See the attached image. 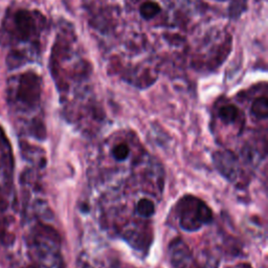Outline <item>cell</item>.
<instances>
[{
  "label": "cell",
  "instance_id": "cell-1",
  "mask_svg": "<svg viewBox=\"0 0 268 268\" xmlns=\"http://www.w3.org/2000/svg\"><path fill=\"white\" fill-rule=\"evenodd\" d=\"M46 20L27 7L12 4L0 21V49L7 71H15L38 60Z\"/></svg>",
  "mask_w": 268,
  "mask_h": 268
},
{
  "label": "cell",
  "instance_id": "cell-2",
  "mask_svg": "<svg viewBox=\"0 0 268 268\" xmlns=\"http://www.w3.org/2000/svg\"><path fill=\"white\" fill-rule=\"evenodd\" d=\"M5 99L10 109L17 114H32L41 106L42 79L34 70H26L6 79Z\"/></svg>",
  "mask_w": 268,
  "mask_h": 268
},
{
  "label": "cell",
  "instance_id": "cell-3",
  "mask_svg": "<svg viewBox=\"0 0 268 268\" xmlns=\"http://www.w3.org/2000/svg\"><path fill=\"white\" fill-rule=\"evenodd\" d=\"M31 246L37 262L42 268H64L60 254V240L55 230L39 225L32 236Z\"/></svg>",
  "mask_w": 268,
  "mask_h": 268
},
{
  "label": "cell",
  "instance_id": "cell-4",
  "mask_svg": "<svg viewBox=\"0 0 268 268\" xmlns=\"http://www.w3.org/2000/svg\"><path fill=\"white\" fill-rule=\"evenodd\" d=\"M176 217L179 226L187 232H195L213 219L211 208L195 196H184L176 205Z\"/></svg>",
  "mask_w": 268,
  "mask_h": 268
},
{
  "label": "cell",
  "instance_id": "cell-5",
  "mask_svg": "<svg viewBox=\"0 0 268 268\" xmlns=\"http://www.w3.org/2000/svg\"><path fill=\"white\" fill-rule=\"evenodd\" d=\"M14 175V157L12 147L4 131L0 127V206L6 203L11 193Z\"/></svg>",
  "mask_w": 268,
  "mask_h": 268
},
{
  "label": "cell",
  "instance_id": "cell-6",
  "mask_svg": "<svg viewBox=\"0 0 268 268\" xmlns=\"http://www.w3.org/2000/svg\"><path fill=\"white\" fill-rule=\"evenodd\" d=\"M214 161L219 172L228 180L234 181L239 176L240 165L233 152L219 151L214 155Z\"/></svg>",
  "mask_w": 268,
  "mask_h": 268
},
{
  "label": "cell",
  "instance_id": "cell-7",
  "mask_svg": "<svg viewBox=\"0 0 268 268\" xmlns=\"http://www.w3.org/2000/svg\"><path fill=\"white\" fill-rule=\"evenodd\" d=\"M170 258L174 268H198L189 246L180 239L170 245Z\"/></svg>",
  "mask_w": 268,
  "mask_h": 268
},
{
  "label": "cell",
  "instance_id": "cell-8",
  "mask_svg": "<svg viewBox=\"0 0 268 268\" xmlns=\"http://www.w3.org/2000/svg\"><path fill=\"white\" fill-rule=\"evenodd\" d=\"M132 152L133 149L131 148L129 141L126 140V138L116 139L111 144L109 149L110 157L117 163L128 161L132 157Z\"/></svg>",
  "mask_w": 268,
  "mask_h": 268
},
{
  "label": "cell",
  "instance_id": "cell-9",
  "mask_svg": "<svg viewBox=\"0 0 268 268\" xmlns=\"http://www.w3.org/2000/svg\"><path fill=\"white\" fill-rule=\"evenodd\" d=\"M218 118L227 126H242L244 124L242 114L234 104H225L218 109Z\"/></svg>",
  "mask_w": 268,
  "mask_h": 268
},
{
  "label": "cell",
  "instance_id": "cell-10",
  "mask_svg": "<svg viewBox=\"0 0 268 268\" xmlns=\"http://www.w3.org/2000/svg\"><path fill=\"white\" fill-rule=\"evenodd\" d=\"M155 203L153 202V200L150 198H140L135 206V212L137 215H139L140 217H143L145 219L151 218L152 216L155 214Z\"/></svg>",
  "mask_w": 268,
  "mask_h": 268
},
{
  "label": "cell",
  "instance_id": "cell-11",
  "mask_svg": "<svg viewBox=\"0 0 268 268\" xmlns=\"http://www.w3.org/2000/svg\"><path fill=\"white\" fill-rule=\"evenodd\" d=\"M251 114L259 120H266L268 116V101L266 96H261L252 102Z\"/></svg>",
  "mask_w": 268,
  "mask_h": 268
},
{
  "label": "cell",
  "instance_id": "cell-12",
  "mask_svg": "<svg viewBox=\"0 0 268 268\" xmlns=\"http://www.w3.org/2000/svg\"><path fill=\"white\" fill-rule=\"evenodd\" d=\"M159 12H160L159 4L154 1H146L141 4L139 9L140 16L146 20H150L154 18L155 16H157Z\"/></svg>",
  "mask_w": 268,
  "mask_h": 268
}]
</instances>
